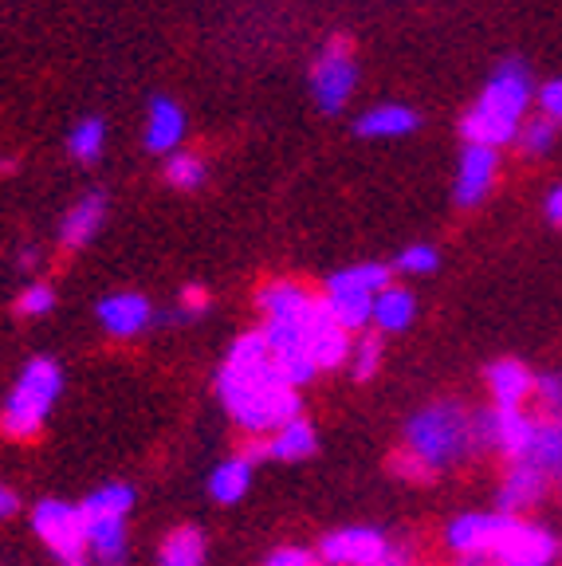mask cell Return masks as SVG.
Masks as SVG:
<instances>
[{
	"label": "cell",
	"instance_id": "obj_22",
	"mask_svg": "<svg viewBox=\"0 0 562 566\" xmlns=\"http://www.w3.org/2000/svg\"><path fill=\"white\" fill-rule=\"evenodd\" d=\"M185 134V115L174 98L158 95L149 103V126H146V150L149 154H169Z\"/></svg>",
	"mask_w": 562,
	"mask_h": 566
},
{
	"label": "cell",
	"instance_id": "obj_23",
	"mask_svg": "<svg viewBox=\"0 0 562 566\" xmlns=\"http://www.w3.org/2000/svg\"><path fill=\"white\" fill-rule=\"evenodd\" d=\"M362 138H397V134L417 130V115L409 106H374L354 123Z\"/></svg>",
	"mask_w": 562,
	"mask_h": 566
},
{
	"label": "cell",
	"instance_id": "obj_14",
	"mask_svg": "<svg viewBox=\"0 0 562 566\" xmlns=\"http://www.w3.org/2000/svg\"><path fill=\"white\" fill-rule=\"evenodd\" d=\"M256 469H260V460H256L252 444H244V449L229 452V457H220L217 464H212L209 476H205V492H209V500L217 507L244 504V495L252 492V484H256Z\"/></svg>",
	"mask_w": 562,
	"mask_h": 566
},
{
	"label": "cell",
	"instance_id": "obj_16",
	"mask_svg": "<svg viewBox=\"0 0 562 566\" xmlns=\"http://www.w3.org/2000/svg\"><path fill=\"white\" fill-rule=\"evenodd\" d=\"M248 444H252L260 464H264V460H272V464H303V460H311L319 452V429H315V421L303 413L283 424V429H275L272 437H264V441H248Z\"/></svg>",
	"mask_w": 562,
	"mask_h": 566
},
{
	"label": "cell",
	"instance_id": "obj_9",
	"mask_svg": "<svg viewBox=\"0 0 562 566\" xmlns=\"http://www.w3.org/2000/svg\"><path fill=\"white\" fill-rule=\"evenodd\" d=\"M28 523H32V535L44 543V551L60 566L87 558V531H83L80 504L60 500V495H44V500H35L32 504Z\"/></svg>",
	"mask_w": 562,
	"mask_h": 566
},
{
	"label": "cell",
	"instance_id": "obj_2",
	"mask_svg": "<svg viewBox=\"0 0 562 566\" xmlns=\"http://www.w3.org/2000/svg\"><path fill=\"white\" fill-rule=\"evenodd\" d=\"M480 457H488L483 409H472L460 398H433L402 421V444L389 460V472L409 484H433Z\"/></svg>",
	"mask_w": 562,
	"mask_h": 566
},
{
	"label": "cell",
	"instance_id": "obj_35",
	"mask_svg": "<svg viewBox=\"0 0 562 566\" xmlns=\"http://www.w3.org/2000/svg\"><path fill=\"white\" fill-rule=\"evenodd\" d=\"M17 264H20V272H32V268L40 264V248L28 244L24 252H20V256H17Z\"/></svg>",
	"mask_w": 562,
	"mask_h": 566
},
{
	"label": "cell",
	"instance_id": "obj_21",
	"mask_svg": "<svg viewBox=\"0 0 562 566\" xmlns=\"http://www.w3.org/2000/svg\"><path fill=\"white\" fill-rule=\"evenodd\" d=\"M106 217V197L103 193H87L80 205H71V212L60 224V244L63 248H87L95 240V232L103 229Z\"/></svg>",
	"mask_w": 562,
	"mask_h": 566
},
{
	"label": "cell",
	"instance_id": "obj_8",
	"mask_svg": "<svg viewBox=\"0 0 562 566\" xmlns=\"http://www.w3.org/2000/svg\"><path fill=\"white\" fill-rule=\"evenodd\" d=\"M409 551H414L409 543H402L394 531L378 523H346V527L326 531L315 543L319 566H386Z\"/></svg>",
	"mask_w": 562,
	"mask_h": 566
},
{
	"label": "cell",
	"instance_id": "obj_13",
	"mask_svg": "<svg viewBox=\"0 0 562 566\" xmlns=\"http://www.w3.org/2000/svg\"><path fill=\"white\" fill-rule=\"evenodd\" d=\"M154 303L138 292H115V295H103L95 303V323L103 327L106 338H118V343H131V338H142L149 327H154Z\"/></svg>",
	"mask_w": 562,
	"mask_h": 566
},
{
	"label": "cell",
	"instance_id": "obj_5",
	"mask_svg": "<svg viewBox=\"0 0 562 566\" xmlns=\"http://www.w3.org/2000/svg\"><path fill=\"white\" fill-rule=\"evenodd\" d=\"M138 507V492L126 480H106L80 500L83 531H87V558L95 566L131 563V515Z\"/></svg>",
	"mask_w": 562,
	"mask_h": 566
},
{
	"label": "cell",
	"instance_id": "obj_10",
	"mask_svg": "<svg viewBox=\"0 0 562 566\" xmlns=\"http://www.w3.org/2000/svg\"><path fill=\"white\" fill-rule=\"evenodd\" d=\"M528 460L562 488V370H547L535 381V433Z\"/></svg>",
	"mask_w": 562,
	"mask_h": 566
},
{
	"label": "cell",
	"instance_id": "obj_15",
	"mask_svg": "<svg viewBox=\"0 0 562 566\" xmlns=\"http://www.w3.org/2000/svg\"><path fill=\"white\" fill-rule=\"evenodd\" d=\"M535 381L539 374L519 358H496L483 370V386H488V401L492 409H531L535 401Z\"/></svg>",
	"mask_w": 562,
	"mask_h": 566
},
{
	"label": "cell",
	"instance_id": "obj_25",
	"mask_svg": "<svg viewBox=\"0 0 562 566\" xmlns=\"http://www.w3.org/2000/svg\"><path fill=\"white\" fill-rule=\"evenodd\" d=\"M209 311H212L209 292H205L201 283H189V287H181V295H177L174 307H169L166 315H158V323H169V327H189V323L205 318Z\"/></svg>",
	"mask_w": 562,
	"mask_h": 566
},
{
	"label": "cell",
	"instance_id": "obj_31",
	"mask_svg": "<svg viewBox=\"0 0 562 566\" xmlns=\"http://www.w3.org/2000/svg\"><path fill=\"white\" fill-rule=\"evenodd\" d=\"M264 566H319L315 547H299V543H283L264 558Z\"/></svg>",
	"mask_w": 562,
	"mask_h": 566
},
{
	"label": "cell",
	"instance_id": "obj_3",
	"mask_svg": "<svg viewBox=\"0 0 562 566\" xmlns=\"http://www.w3.org/2000/svg\"><path fill=\"white\" fill-rule=\"evenodd\" d=\"M63 389H67V374L55 358H48V354L28 358L12 389L4 394V401H0V437L17 444H32L52 421Z\"/></svg>",
	"mask_w": 562,
	"mask_h": 566
},
{
	"label": "cell",
	"instance_id": "obj_1",
	"mask_svg": "<svg viewBox=\"0 0 562 566\" xmlns=\"http://www.w3.org/2000/svg\"><path fill=\"white\" fill-rule=\"evenodd\" d=\"M212 394L229 424L248 441H264L288 421L303 417V389L283 378L260 331H244L232 338L212 378Z\"/></svg>",
	"mask_w": 562,
	"mask_h": 566
},
{
	"label": "cell",
	"instance_id": "obj_29",
	"mask_svg": "<svg viewBox=\"0 0 562 566\" xmlns=\"http://www.w3.org/2000/svg\"><path fill=\"white\" fill-rule=\"evenodd\" d=\"M394 268L402 275H433L440 268V252L433 244H409L402 256H397Z\"/></svg>",
	"mask_w": 562,
	"mask_h": 566
},
{
	"label": "cell",
	"instance_id": "obj_28",
	"mask_svg": "<svg viewBox=\"0 0 562 566\" xmlns=\"http://www.w3.org/2000/svg\"><path fill=\"white\" fill-rule=\"evenodd\" d=\"M166 181L174 189H197L205 181V161L197 154H169Z\"/></svg>",
	"mask_w": 562,
	"mask_h": 566
},
{
	"label": "cell",
	"instance_id": "obj_6",
	"mask_svg": "<svg viewBox=\"0 0 562 566\" xmlns=\"http://www.w3.org/2000/svg\"><path fill=\"white\" fill-rule=\"evenodd\" d=\"M516 531H519V515H503L496 507H488V512H460L440 527V547L452 555V563L503 566Z\"/></svg>",
	"mask_w": 562,
	"mask_h": 566
},
{
	"label": "cell",
	"instance_id": "obj_34",
	"mask_svg": "<svg viewBox=\"0 0 562 566\" xmlns=\"http://www.w3.org/2000/svg\"><path fill=\"white\" fill-rule=\"evenodd\" d=\"M547 217H551V224H559V229H562V186L547 197Z\"/></svg>",
	"mask_w": 562,
	"mask_h": 566
},
{
	"label": "cell",
	"instance_id": "obj_32",
	"mask_svg": "<svg viewBox=\"0 0 562 566\" xmlns=\"http://www.w3.org/2000/svg\"><path fill=\"white\" fill-rule=\"evenodd\" d=\"M539 106H543V115L551 118L554 126L562 123V80L547 83V87L539 91Z\"/></svg>",
	"mask_w": 562,
	"mask_h": 566
},
{
	"label": "cell",
	"instance_id": "obj_11",
	"mask_svg": "<svg viewBox=\"0 0 562 566\" xmlns=\"http://www.w3.org/2000/svg\"><path fill=\"white\" fill-rule=\"evenodd\" d=\"M354 83H358V71L351 60V40L346 35H331L323 48V55L311 67V95L323 115H339L351 98Z\"/></svg>",
	"mask_w": 562,
	"mask_h": 566
},
{
	"label": "cell",
	"instance_id": "obj_33",
	"mask_svg": "<svg viewBox=\"0 0 562 566\" xmlns=\"http://www.w3.org/2000/svg\"><path fill=\"white\" fill-rule=\"evenodd\" d=\"M17 515H20V492L0 476V523L17 520Z\"/></svg>",
	"mask_w": 562,
	"mask_h": 566
},
{
	"label": "cell",
	"instance_id": "obj_17",
	"mask_svg": "<svg viewBox=\"0 0 562 566\" xmlns=\"http://www.w3.org/2000/svg\"><path fill=\"white\" fill-rule=\"evenodd\" d=\"M209 563V535L197 523H177L162 535L154 566H205Z\"/></svg>",
	"mask_w": 562,
	"mask_h": 566
},
{
	"label": "cell",
	"instance_id": "obj_7",
	"mask_svg": "<svg viewBox=\"0 0 562 566\" xmlns=\"http://www.w3.org/2000/svg\"><path fill=\"white\" fill-rule=\"evenodd\" d=\"M394 283V268L386 264H354L334 272L323 287V303L334 315V323L346 331V335H362L370 327V315H374V295L386 292Z\"/></svg>",
	"mask_w": 562,
	"mask_h": 566
},
{
	"label": "cell",
	"instance_id": "obj_27",
	"mask_svg": "<svg viewBox=\"0 0 562 566\" xmlns=\"http://www.w3.org/2000/svg\"><path fill=\"white\" fill-rule=\"evenodd\" d=\"M55 300H60V295H55L52 283L32 280V283L24 287V292H20L17 315H20V318H48V315L55 311Z\"/></svg>",
	"mask_w": 562,
	"mask_h": 566
},
{
	"label": "cell",
	"instance_id": "obj_18",
	"mask_svg": "<svg viewBox=\"0 0 562 566\" xmlns=\"http://www.w3.org/2000/svg\"><path fill=\"white\" fill-rule=\"evenodd\" d=\"M496 181V150L488 146H468L465 158H460V177H457V205L460 209H472L488 197Z\"/></svg>",
	"mask_w": 562,
	"mask_h": 566
},
{
	"label": "cell",
	"instance_id": "obj_20",
	"mask_svg": "<svg viewBox=\"0 0 562 566\" xmlns=\"http://www.w3.org/2000/svg\"><path fill=\"white\" fill-rule=\"evenodd\" d=\"M311 303H315V295L295 280H268L256 292V307H260L264 323H272V318H299Z\"/></svg>",
	"mask_w": 562,
	"mask_h": 566
},
{
	"label": "cell",
	"instance_id": "obj_4",
	"mask_svg": "<svg viewBox=\"0 0 562 566\" xmlns=\"http://www.w3.org/2000/svg\"><path fill=\"white\" fill-rule=\"evenodd\" d=\"M531 103V75L519 60H503L500 71L492 75V83L483 87L480 103L472 106L460 123L468 146H503V142L519 138V118Z\"/></svg>",
	"mask_w": 562,
	"mask_h": 566
},
{
	"label": "cell",
	"instance_id": "obj_30",
	"mask_svg": "<svg viewBox=\"0 0 562 566\" xmlns=\"http://www.w3.org/2000/svg\"><path fill=\"white\" fill-rule=\"evenodd\" d=\"M519 146H523V154H547L554 146V123L551 118H535V123H528L523 130H519Z\"/></svg>",
	"mask_w": 562,
	"mask_h": 566
},
{
	"label": "cell",
	"instance_id": "obj_38",
	"mask_svg": "<svg viewBox=\"0 0 562 566\" xmlns=\"http://www.w3.org/2000/svg\"><path fill=\"white\" fill-rule=\"evenodd\" d=\"M559 566H562V558H559Z\"/></svg>",
	"mask_w": 562,
	"mask_h": 566
},
{
	"label": "cell",
	"instance_id": "obj_24",
	"mask_svg": "<svg viewBox=\"0 0 562 566\" xmlns=\"http://www.w3.org/2000/svg\"><path fill=\"white\" fill-rule=\"evenodd\" d=\"M382 358H386V343H382V335H378V331H362V335L351 343V358H346V366H351V378L354 381L378 378Z\"/></svg>",
	"mask_w": 562,
	"mask_h": 566
},
{
	"label": "cell",
	"instance_id": "obj_37",
	"mask_svg": "<svg viewBox=\"0 0 562 566\" xmlns=\"http://www.w3.org/2000/svg\"><path fill=\"white\" fill-rule=\"evenodd\" d=\"M452 566H496V563H452Z\"/></svg>",
	"mask_w": 562,
	"mask_h": 566
},
{
	"label": "cell",
	"instance_id": "obj_36",
	"mask_svg": "<svg viewBox=\"0 0 562 566\" xmlns=\"http://www.w3.org/2000/svg\"><path fill=\"white\" fill-rule=\"evenodd\" d=\"M386 566H429V563H425V558H422V555H414V551H409V555L394 558V563H386Z\"/></svg>",
	"mask_w": 562,
	"mask_h": 566
},
{
	"label": "cell",
	"instance_id": "obj_12",
	"mask_svg": "<svg viewBox=\"0 0 562 566\" xmlns=\"http://www.w3.org/2000/svg\"><path fill=\"white\" fill-rule=\"evenodd\" d=\"M551 476H547L539 464H531V460H511V464H503L500 480H496V512L503 515H519V520H528V515H535L539 507L547 504V495H551Z\"/></svg>",
	"mask_w": 562,
	"mask_h": 566
},
{
	"label": "cell",
	"instance_id": "obj_19",
	"mask_svg": "<svg viewBox=\"0 0 562 566\" xmlns=\"http://www.w3.org/2000/svg\"><path fill=\"white\" fill-rule=\"evenodd\" d=\"M417 318V300L409 287H397L389 283L386 292L374 295V315H370V327L378 331V335H402V331L414 327Z\"/></svg>",
	"mask_w": 562,
	"mask_h": 566
},
{
	"label": "cell",
	"instance_id": "obj_26",
	"mask_svg": "<svg viewBox=\"0 0 562 566\" xmlns=\"http://www.w3.org/2000/svg\"><path fill=\"white\" fill-rule=\"evenodd\" d=\"M103 138H106V123L103 118H83V123L71 126L67 134V150L80 161H95L103 154Z\"/></svg>",
	"mask_w": 562,
	"mask_h": 566
}]
</instances>
